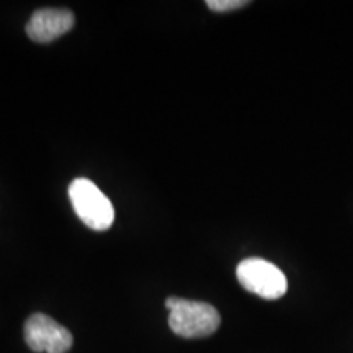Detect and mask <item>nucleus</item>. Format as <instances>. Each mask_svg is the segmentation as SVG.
Segmentation results:
<instances>
[{"label": "nucleus", "mask_w": 353, "mask_h": 353, "mask_svg": "<svg viewBox=\"0 0 353 353\" xmlns=\"http://www.w3.org/2000/svg\"><path fill=\"white\" fill-rule=\"evenodd\" d=\"M169 309V327L183 339H205L213 335L221 325L218 309L203 301H192L179 296L165 299Z\"/></svg>", "instance_id": "f257e3e1"}, {"label": "nucleus", "mask_w": 353, "mask_h": 353, "mask_svg": "<svg viewBox=\"0 0 353 353\" xmlns=\"http://www.w3.org/2000/svg\"><path fill=\"white\" fill-rule=\"evenodd\" d=\"M69 198L79 219L92 231H107L114 223L113 203L88 179H76L69 185Z\"/></svg>", "instance_id": "f03ea898"}, {"label": "nucleus", "mask_w": 353, "mask_h": 353, "mask_svg": "<svg viewBox=\"0 0 353 353\" xmlns=\"http://www.w3.org/2000/svg\"><path fill=\"white\" fill-rule=\"evenodd\" d=\"M237 280L247 291L263 299H280L288 291L285 273L263 259H245L237 265Z\"/></svg>", "instance_id": "7ed1b4c3"}, {"label": "nucleus", "mask_w": 353, "mask_h": 353, "mask_svg": "<svg viewBox=\"0 0 353 353\" xmlns=\"http://www.w3.org/2000/svg\"><path fill=\"white\" fill-rule=\"evenodd\" d=\"M23 332L26 345L34 353H68L74 343L72 334L64 325L41 312L26 319Z\"/></svg>", "instance_id": "20e7f679"}, {"label": "nucleus", "mask_w": 353, "mask_h": 353, "mask_svg": "<svg viewBox=\"0 0 353 353\" xmlns=\"http://www.w3.org/2000/svg\"><path fill=\"white\" fill-rule=\"evenodd\" d=\"M74 23V13L68 8H41L26 23V34L37 43H51L68 33Z\"/></svg>", "instance_id": "39448f33"}, {"label": "nucleus", "mask_w": 353, "mask_h": 353, "mask_svg": "<svg viewBox=\"0 0 353 353\" xmlns=\"http://www.w3.org/2000/svg\"><path fill=\"white\" fill-rule=\"evenodd\" d=\"M247 3L245 0H208L206 2V7L213 12H231V10H237V8L245 7Z\"/></svg>", "instance_id": "423d86ee"}]
</instances>
